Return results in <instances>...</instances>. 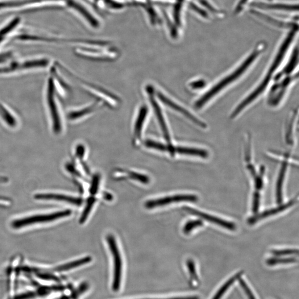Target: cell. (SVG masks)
<instances>
[{
    "mask_svg": "<svg viewBox=\"0 0 299 299\" xmlns=\"http://www.w3.org/2000/svg\"><path fill=\"white\" fill-rule=\"evenodd\" d=\"M205 84V82L203 81H198L190 83V86L193 89L200 88L204 86Z\"/></svg>",
    "mask_w": 299,
    "mask_h": 299,
    "instance_id": "cell-38",
    "label": "cell"
},
{
    "mask_svg": "<svg viewBox=\"0 0 299 299\" xmlns=\"http://www.w3.org/2000/svg\"><path fill=\"white\" fill-rule=\"evenodd\" d=\"M185 210L191 214L197 215L198 217L204 219L207 221L218 224V225L225 228L226 229L230 230H235V225L234 223L226 221L225 220L204 214L202 213V212L191 209L190 207H185Z\"/></svg>",
    "mask_w": 299,
    "mask_h": 299,
    "instance_id": "cell-12",
    "label": "cell"
},
{
    "mask_svg": "<svg viewBox=\"0 0 299 299\" xmlns=\"http://www.w3.org/2000/svg\"><path fill=\"white\" fill-rule=\"evenodd\" d=\"M273 255L276 256L285 255H298V251L297 249H284V250H274L272 251Z\"/></svg>",
    "mask_w": 299,
    "mask_h": 299,
    "instance_id": "cell-31",
    "label": "cell"
},
{
    "mask_svg": "<svg viewBox=\"0 0 299 299\" xmlns=\"http://www.w3.org/2000/svg\"><path fill=\"white\" fill-rule=\"evenodd\" d=\"M286 168H287V163L284 162L282 165L277 182V198L278 203L282 202V186L283 184Z\"/></svg>",
    "mask_w": 299,
    "mask_h": 299,
    "instance_id": "cell-21",
    "label": "cell"
},
{
    "mask_svg": "<svg viewBox=\"0 0 299 299\" xmlns=\"http://www.w3.org/2000/svg\"><path fill=\"white\" fill-rule=\"evenodd\" d=\"M252 6L268 10L296 11L298 9V6L284 5V4H270L262 2H255L252 3Z\"/></svg>",
    "mask_w": 299,
    "mask_h": 299,
    "instance_id": "cell-17",
    "label": "cell"
},
{
    "mask_svg": "<svg viewBox=\"0 0 299 299\" xmlns=\"http://www.w3.org/2000/svg\"><path fill=\"white\" fill-rule=\"evenodd\" d=\"M144 145L148 148L157 150L160 151H168L169 145H165L159 142V141H155L151 139H148L144 141Z\"/></svg>",
    "mask_w": 299,
    "mask_h": 299,
    "instance_id": "cell-23",
    "label": "cell"
},
{
    "mask_svg": "<svg viewBox=\"0 0 299 299\" xmlns=\"http://www.w3.org/2000/svg\"><path fill=\"white\" fill-rule=\"evenodd\" d=\"M146 90L150 103L153 112H154L160 129L162 132H163L164 138L169 146L171 147L173 145L172 144L171 137L170 135L169 128L167 122H166L163 110L162 109L159 102H157L154 89H153L151 85H148Z\"/></svg>",
    "mask_w": 299,
    "mask_h": 299,
    "instance_id": "cell-6",
    "label": "cell"
},
{
    "mask_svg": "<svg viewBox=\"0 0 299 299\" xmlns=\"http://www.w3.org/2000/svg\"><path fill=\"white\" fill-rule=\"evenodd\" d=\"M128 176H129L130 178H132V179L139 181L145 184H148L150 181L149 178L142 174L134 172H130L128 173Z\"/></svg>",
    "mask_w": 299,
    "mask_h": 299,
    "instance_id": "cell-29",
    "label": "cell"
},
{
    "mask_svg": "<svg viewBox=\"0 0 299 299\" xmlns=\"http://www.w3.org/2000/svg\"><path fill=\"white\" fill-rule=\"evenodd\" d=\"M295 34H296V33L293 31H291L289 33V35L287 37H286L283 43H282L276 59L274 60L273 62V64L271 65V68H269L268 72L266 74L263 81L260 83V85H259L250 95H248L247 98L243 100L242 102H241L238 107H236L234 113L231 115L232 118H235V116H238L241 111H242L245 108L254 101L257 97L259 96V95L263 93V91H264L265 88H267L270 81H271L272 75L275 72L276 70L280 65L282 59H283L285 54L286 52L287 51L289 45L291 43H292Z\"/></svg>",
    "mask_w": 299,
    "mask_h": 299,
    "instance_id": "cell-1",
    "label": "cell"
},
{
    "mask_svg": "<svg viewBox=\"0 0 299 299\" xmlns=\"http://www.w3.org/2000/svg\"><path fill=\"white\" fill-rule=\"evenodd\" d=\"M98 106V103H95L93 105L82 108V109L69 111L66 117L70 122L77 121L93 113L95 110H96Z\"/></svg>",
    "mask_w": 299,
    "mask_h": 299,
    "instance_id": "cell-16",
    "label": "cell"
},
{
    "mask_svg": "<svg viewBox=\"0 0 299 299\" xmlns=\"http://www.w3.org/2000/svg\"><path fill=\"white\" fill-rule=\"evenodd\" d=\"M0 119L5 126L10 128L18 127V119L13 113L5 105L0 102Z\"/></svg>",
    "mask_w": 299,
    "mask_h": 299,
    "instance_id": "cell-14",
    "label": "cell"
},
{
    "mask_svg": "<svg viewBox=\"0 0 299 299\" xmlns=\"http://www.w3.org/2000/svg\"><path fill=\"white\" fill-rule=\"evenodd\" d=\"M260 202V194L258 192H256L253 198V211L256 213L258 210Z\"/></svg>",
    "mask_w": 299,
    "mask_h": 299,
    "instance_id": "cell-34",
    "label": "cell"
},
{
    "mask_svg": "<svg viewBox=\"0 0 299 299\" xmlns=\"http://www.w3.org/2000/svg\"><path fill=\"white\" fill-rule=\"evenodd\" d=\"M107 242L110 247L112 255L113 256L114 271L113 290L116 292L118 291L122 279V262L117 245L115 238L113 235L107 236Z\"/></svg>",
    "mask_w": 299,
    "mask_h": 299,
    "instance_id": "cell-7",
    "label": "cell"
},
{
    "mask_svg": "<svg viewBox=\"0 0 299 299\" xmlns=\"http://www.w3.org/2000/svg\"><path fill=\"white\" fill-rule=\"evenodd\" d=\"M58 299H69L67 297H62V298Z\"/></svg>",
    "mask_w": 299,
    "mask_h": 299,
    "instance_id": "cell-45",
    "label": "cell"
},
{
    "mask_svg": "<svg viewBox=\"0 0 299 299\" xmlns=\"http://www.w3.org/2000/svg\"><path fill=\"white\" fill-rule=\"evenodd\" d=\"M76 155L78 157L82 158L85 153V148L83 145H78L76 148Z\"/></svg>",
    "mask_w": 299,
    "mask_h": 299,
    "instance_id": "cell-37",
    "label": "cell"
},
{
    "mask_svg": "<svg viewBox=\"0 0 299 299\" xmlns=\"http://www.w3.org/2000/svg\"><path fill=\"white\" fill-rule=\"evenodd\" d=\"M72 214V211L66 210L56 212L52 214H37L30 216L26 218L15 220L12 223V227L14 229H20L23 227L33 225V224L45 223L56 221Z\"/></svg>",
    "mask_w": 299,
    "mask_h": 299,
    "instance_id": "cell-4",
    "label": "cell"
},
{
    "mask_svg": "<svg viewBox=\"0 0 299 299\" xmlns=\"http://www.w3.org/2000/svg\"><path fill=\"white\" fill-rule=\"evenodd\" d=\"M66 3L69 7L78 12L91 28L98 29L101 26V21L92 11H90L89 10L88 8L74 0H66Z\"/></svg>",
    "mask_w": 299,
    "mask_h": 299,
    "instance_id": "cell-9",
    "label": "cell"
},
{
    "mask_svg": "<svg viewBox=\"0 0 299 299\" xmlns=\"http://www.w3.org/2000/svg\"><path fill=\"white\" fill-rule=\"evenodd\" d=\"M49 61L47 58L16 61L0 67V75H7L47 67Z\"/></svg>",
    "mask_w": 299,
    "mask_h": 299,
    "instance_id": "cell-5",
    "label": "cell"
},
{
    "mask_svg": "<svg viewBox=\"0 0 299 299\" xmlns=\"http://www.w3.org/2000/svg\"><path fill=\"white\" fill-rule=\"evenodd\" d=\"M39 277L45 280H56L57 278L55 276L49 275V274H40Z\"/></svg>",
    "mask_w": 299,
    "mask_h": 299,
    "instance_id": "cell-41",
    "label": "cell"
},
{
    "mask_svg": "<svg viewBox=\"0 0 299 299\" xmlns=\"http://www.w3.org/2000/svg\"><path fill=\"white\" fill-rule=\"evenodd\" d=\"M104 197H105L107 200L111 201L112 198H113V196H111L110 194L105 193V195H104Z\"/></svg>",
    "mask_w": 299,
    "mask_h": 299,
    "instance_id": "cell-44",
    "label": "cell"
},
{
    "mask_svg": "<svg viewBox=\"0 0 299 299\" xmlns=\"http://www.w3.org/2000/svg\"><path fill=\"white\" fill-rule=\"evenodd\" d=\"M158 99L159 101L163 103L164 105L168 106V107L171 108L174 110H175L178 113L184 115L185 117L189 119L191 122L194 123L197 125V126L205 128L206 127V125L205 123L201 121L200 120L197 118L196 116H194L192 113H191L190 111L186 109L185 108L182 107V106L178 105V104L172 101L171 99L166 96L163 93L159 92L157 93Z\"/></svg>",
    "mask_w": 299,
    "mask_h": 299,
    "instance_id": "cell-8",
    "label": "cell"
},
{
    "mask_svg": "<svg viewBox=\"0 0 299 299\" xmlns=\"http://www.w3.org/2000/svg\"><path fill=\"white\" fill-rule=\"evenodd\" d=\"M190 6L192 8V9H193L195 11L198 12V13L202 16H207V14L205 13V12L201 10V8H199L196 5H195L194 4L191 3L190 4Z\"/></svg>",
    "mask_w": 299,
    "mask_h": 299,
    "instance_id": "cell-40",
    "label": "cell"
},
{
    "mask_svg": "<svg viewBox=\"0 0 299 299\" xmlns=\"http://www.w3.org/2000/svg\"><path fill=\"white\" fill-rule=\"evenodd\" d=\"M296 202H297V198H295L293 199L292 201H289V202H288L287 203H286V204L284 205H282L277 208H276V209H273L272 210H268V211L263 212V213L260 214H257L255 216V217H253L251 218L250 219H249L248 223L251 224H254L256 223V222L259 221V220L261 219H263V218L268 217V216L274 215L278 213H280V212L283 211L287 209L288 208L291 206H292L294 204V203H296Z\"/></svg>",
    "mask_w": 299,
    "mask_h": 299,
    "instance_id": "cell-15",
    "label": "cell"
},
{
    "mask_svg": "<svg viewBox=\"0 0 299 299\" xmlns=\"http://www.w3.org/2000/svg\"><path fill=\"white\" fill-rule=\"evenodd\" d=\"M174 151H175V153H180V154L196 156L203 158H206L209 156V153L205 150L196 148L174 147Z\"/></svg>",
    "mask_w": 299,
    "mask_h": 299,
    "instance_id": "cell-18",
    "label": "cell"
},
{
    "mask_svg": "<svg viewBox=\"0 0 299 299\" xmlns=\"http://www.w3.org/2000/svg\"><path fill=\"white\" fill-rule=\"evenodd\" d=\"M20 21V18H16L12 20L10 23H8L7 26L0 30V43H1L4 38H5L6 35H7L8 33L10 32L11 31L13 30L17 26H18Z\"/></svg>",
    "mask_w": 299,
    "mask_h": 299,
    "instance_id": "cell-25",
    "label": "cell"
},
{
    "mask_svg": "<svg viewBox=\"0 0 299 299\" xmlns=\"http://www.w3.org/2000/svg\"><path fill=\"white\" fill-rule=\"evenodd\" d=\"M95 202V199L93 197H91L88 199L87 201L86 205L85 207L84 211H83V214H82L80 220V222L81 224L84 223L86 221L88 216L90 214V212L92 209L94 205V203Z\"/></svg>",
    "mask_w": 299,
    "mask_h": 299,
    "instance_id": "cell-26",
    "label": "cell"
},
{
    "mask_svg": "<svg viewBox=\"0 0 299 299\" xmlns=\"http://www.w3.org/2000/svg\"><path fill=\"white\" fill-rule=\"evenodd\" d=\"M262 49L259 47L255 50L251 55L249 56L247 59L245 60L243 63L241 64L238 68H236L234 72H232L228 76L223 78L221 81L219 82L213 87L207 91V92L202 95L195 103L194 106L197 109L201 108L203 106H205L210 100L213 98L215 95H217L220 91H222L226 86L230 85L231 83L235 82L236 79L239 78L241 75H242L245 71L249 68V65H251L253 62L256 59V57L259 56Z\"/></svg>",
    "mask_w": 299,
    "mask_h": 299,
    "instance_id": "cell-3",
    "label": "cell"
},
{
    "mask_svg": "<svg viewBox=\"0 0 299 299\" xmlns=\"http://www.w3.org/2000/svg\"><path fill=\"white\" fill-rule=\"evenodd\" d=\"M100 177L99 174H95L94 176L92 183H91V188L90 189V193L91 194L94 195L97 193L99 184Z\"/></svg>",
    "mask_w": 299,
    "mask_h": 299,
    "instance_id": "cell-32",
    "label": "cell"
},
{
    "mask_svg": "<svg viewBox=\"0 0 299 299\" xmlns=\"http://www.w3.org/2000/svg\"><path fill=\"white\" fill-rule=\"evenodd\" d=\"M90 261H91V257L90 256H86L84 257V258H82L72 261V262H70L59 266V267L56 268V271L58 272H64L69 271V270L80 267V266L82 265L89 263L90 262Z\"/></svg>",
    "mask_w": 299,
    "mask_h": 299,
    "instance_id": "cell-19",
    "label": "cell"
},
{
    "mask_svg": "<svg viewBox=\"0 0 299 299\" xmlns=\"http://www.w3.org/2000/svg\"><path fill=\"white\" fill-rule=\"evenodd\" d=\"M91 3L94 4V5L102 7L103 6L104 0H89Z\"/></svg>",
    "mask_w": 299,
    "mask_h": 299,
    "instance_id": "cell-42",
    "label": "cell"
},
{
    "mask_svg": "<svg viewBox=\"0 0 299 299\" xmlns=\"http://www.w3.org/2000/svg\"><path fill=\"white\" fill-rule=\"evenodd\" d=\"M58 89L53 77L50 76L45 89V99L52 132L60 135L64 131V123L58 100Z\"/></svg>",
    "mask_w": 299,
    "mask_h": 299,
    "instance_id": "cell-2",
    "label": "cell"
},
{
    "mask_svg": "<svg viewBox=\"0 0 299 299\" xmlns=\"http://www.w3.org/2000/svg\"><path fill=\"white\" fill-rule=\"evenodd\" d=\"M297 260L294 257L289 258H271L267 260V264L269 265H275L279 264H289L297 262Z\"/></svg>",
    "mask_w": 299,
    "mask_h": 299,
    "instance_id": "cell-27",
    "label": "cell"
},
{
    "mask_svg": "<svg viewBox=\"0 0 299 299\" xmlns=\"http://www.w3.org/2000/svg\"><path fill=\"white\" fill-rule=\"evenodd\" d=\"M36 294L33 292L27 293L22 294L19 295L17 296L15 299H28L32 298H34L36 296Z\"/></svg>",
    "mask_w": 299,
    "mask_h": 299,
    "instance_id": "cell-36",
    "label": "cell"
},
{
    "mask_svg": "<svg viewBox=\"0 0 299 299\" xmlns=\"http://www.w3.org/2000/svg\"><path fill=\"white\" fill-rule=\"evenodd\" d=\"M35 197L39 200L63 201L72 203V205L76 206H81L83 203L81 198L56 193L37 194Z\"/></svg>",
    "mask_w": 299,
    "mask_h": 299,
    "instance_id": "cell-13",
    "label": "cell"
},
{
    "mask_svg": "<svg viewBox=\"0 0 299 299\" xmlns=\"http://www.w3.org/2000/svg\"><path fill=\"white\" fill-rule=\"evenodd\" d=\"M199 299L198 297H190L185 298H170V299Z\"/></svg>",
    "mask_w": 299,
    "mask_h": 299,
    "instance_id": "cell-43",
    "label": "cell"
},
{
    "mask_svg": "<svg viewBox=\"0 0 299 299\" xmlns=\"http://www.w3.org/2000/svg\"><path fill=\"white\" fill-rule=\"evenodd\" d=\"M203 225V223L200 220H195L191 221L185 224L184 228L185 234H188L191 231L194 229L195 228L200 227Z\"/></svg>",
    "mask_w": 299,
    "mask_h": 299,
    "instance_id": "cell-28",
    "label": "cell"
},
{
    "mask_svg": "<svg viewBox=\"0 0 299 299\" xmlns=\"http://www.w3.org/2000/svg\"><path fill=\"white\" fill-rule=\"evenodd\" d=\"M261 176H262L261 175L256 178V188L257 190H260L261 188H263V180H262V178H261Z\"/></svg>",
    "mask_w": 299,
    "mask_h": 299,
    "instance_id": "cell-39",
    "label": "cell"
},
{
    "mask_svg": "<svg viewBox=\"0 0 299 299\" xmlns=\"http://www.w3.org/2000/svg\"><path fill=\"white\" fill-rule=\"evenodd\" d=\"M243 272H241L235 274V276L230 278L229 280L225 282L219 289L217 293L215 295L213 299H221L223 295L226 293L227 291L229 289L231 285L234 283L236 280H237L242 276Z\"/></svg>",
    "mask_w": 299,
    "mask_h": 299,
    "instance_id": "cell-20",
    "label": "cell"
},
{
    "mask_svg": "<svg viewBox=\"0 0 299 299\" xmlns=\"http://www.w3.org/2000/svg\"><path fill=\"white\" fill-rule=\"evenodd\" d=\"M184 0H176V2L173 5V19L174 23L176 26H179L181 24V12L182 9V3Z\"/></svg>",
    "mask_w": 299,
    "mask_h": 299,
    "instance_id": "cell-22",
    "label": "cell"
},
{
    "mask_svg": "<svg viewBox=\"0 0 299 299\" xmlns=\"http://www.w3.org/2000/svg\"><path fill=\"white\" fill-rule=\"evenodd\" d=\"M43 1H45V0H25V1H22L1 2H0V9L7 7L21 6L27 5L28 3L39 2Z\"/></svg>",
    "mask_w": 299,
    "mask_h": 299,
    "instance_id": "cell-24",
    "label": "cell"
},
{
    "mask_svg": "<svg viewBox=\"0 0 299 299\" xmlns=\"http://www.w3.org/2000/svg\"><path fill=\"white\" fill-rule=\"evenodd\" d=\"M187 265H188L191 278H192L193 280L197 281L198 277L196 272V269H195L193 261L192 260H189L188 262H187Z\"/></svg>",
    "mask_w": 299,
    "mask_h": 299,
    "instance_id": "cell-33",
    "label": "cell"
},
{
    "mask_svg": "<svg viewBox=\"0 0 299 299\" xmlns=\"http://www.w3.org/2000/svg\"><path fill=\"white\" fill-rule=\"evenodd\" d=\"M149 109L146 105H143L139 108L137 114L133 128V141L135 144L140 142L142 139L143 132L148 116Z\"/></svg>",
    "mask_w": 299,
    "mask_h": 299,
    "instance_id": "cell-10",
    "label": "cell"
},
{
    "mask_svg": "<svg viewBox=\"0 0 299 299\" xmlns=\"http://www.w3.org/2000/svg\"><path fill=\"white\" fill-rule=\"evenodd\" d=\"M239 284L242 288H243L244 292L247 295L248 299H256L254 294L252 292V290L250 288H249V286L247 284L246 282H245L242 279H240L239 278Z\"/></svg>",
    "mask_w": 299,
    "mask_h": 299,
    "instance_id": "cell-30",
    "label": "cell"
},
{
    "mask_svg": "<svg viewBox=\"0 0 299 299\" xmlns=\"http://www.w3.org/2000/svg\"><path fill=\"white\" fill-rule=\"evenodd\" d=\"M197 197L194 195H176L171 197H166L163 198L155 199L148 201L145 203V207L148 209H151L156 207L163 206L170 204L173 202L182 201L196 202Z\"/></svg>",
    "mask_w": 299,
    "mask_h": 299,
    "instance_id": "cell-11",
    "label": "cell"
},
{
    "mask_svg": "<svg viewBox=\"0 0 299 299\" xmlns=\"http://www.w3.org/2000/svg\"><path fill=\"white\" fill-rule=\"evenodd\" d=\"M12 56L11 52H5L0 54V64L10 60Z\"/></svg>",
    "mask_w": 299,
    "mask_h": 299,
    "instance_id": "cell-35",
    "label": "cell"
}]
</instances>
